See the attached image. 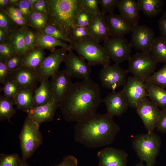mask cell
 Returning <instances> with one entry per match:
<instances>
[{
	"label": "cell",
	"mask_w": 166,
	"mask_h": 166,
	"mask_svg": "<svg viewBox=\"0 0 166 166\" xmlns=\"http://www.w3.org/2000/svg\"><path fill=\"white\" fill-rule=\"evenodd\" d=\"M36 40L37 47L47 49L51 52L55 50L57 46H60L69 51L73 50L70 44L39 31L36 32Z\"/></svg>",
	"instance_id": "obj_25"
},
{
	"label": "cell",
	"mask_w": 166,
	"mask_h": 166,
	"mask_svg": "<svg viewBox=\"0 0 166 166\" xmlns=\"http://www.w3.org/2000/svg\"><path fill=\"white\" fill-rule=\"evenodd\" d=\"M72 78L65 69L51 76L49 83L54 99L59 102L72 86Z\"/></svg>",
	"instance_id": "obj_17"
},
{
	"label": "cell",
	"mask_w": 166,
	"mask_h": 166,
	"mask_svg": "<svg viewBox=\"0 0 166 166\" xmlns=\"http://www.w3.org/2000/svg\"><path fill=\"white\" fill-rule=\"evenodd\" d=\"M105 105L107 113L120 117L127 110L129 106L127 98L122 90L112 91L102 100Z\"/></svg>",
	"instance_id": "obj_15"
},
{
	"label": "cell",
	"mask_w": 166,
	"mask_h": 166,
	"mask_svg": "<svg viewBox=\"0 0 166 166\" xmlns=\"http://www.w3.org/2000/svg\"><path fill=\"white\" fill-rule=\"evenodd\" d=\"M22 57L23 56L16 54L5 62L10 72L15 70L22 66Z\"/></svg>",
	"instance_id": "obj_44"
},
{
	"label": "cell",
	"mask_w": 166,
	"mask_h": 166,
	"mask_svg": "<svg viewBox=\"0 0 166 166\" xmlns=\"http://www.w3.org/2000/svg\"><path fill=\"white\" fill-rule=\"evenodd\" d=\"M159 136L154 132L140 134L133 140L132 146L140 162H145L147 166H153L160 148Z\"/></svg>",
	"instance_id": "obj_5"
},
{
	"label": "cell",
	"mask_w": 166,
	"mask_h": 166,
	"mask_svg": "<svg viewBox=\"0 0 166 166\" xmlns=\"http://www.w3.org/2000/svg\"><path fill=\"white\" fill-rule=\"evenodd\" d=\"M40 125L27 115L19 135L23 160L30 158L43 143Z\"/></svg>",
	"instance_id": "obj_6"
},
{
	"label": "cell",
	"mask_w": 166,
	"mask_h": 166,
	"mask_svg": "<svg viewBox=\"0 0 166 166\" xmlns=\"http://www.w3.org/2000/svg\"><path fill=\"white\" fill-rule=\"evenodd\" d=\"M97 156L98 166H127L128 155L123 150L106 147L99 151Z\"/></svg>",
	"instance_id": "obj_16"
},
{
	"label": "cell",
	"mask_w": 166,
	"mask_h": 166,
	"mask_svg": "<svg viewBox=\"0 0 166 166\" xmlns=\"http://www.w3.org/2000/svg\"><path fill=\"white\" fill-rule=\"evenodd\" d=\"M30 5L31 10H32L35 4L38 0H27Z\"/></svg>",
	"instance_id": "obj_55"
},
{
	"label": "cell",
	"mask_w": 166,
	"mask_h": 166,
	"mask_svg": "<svg viewBox=\"0 0 166 166\" xmlns=\"http://www.w3.org/2000/svg\"><path fill=\"white\" fill-rule=\"evenodd\" d=\"M135 166H147L146 165H144L143 163L140 162L137 163Z\"/></svg>",
	"instance_id": "obj_58"
},
{
	"label": "cell",
	"mask_w": 166,
	"mask_h": 166,
	"mask_svg": "<svg viewBox=\"0 0 166 166\" xmlns=\"http://www.w3.org/2000/svg\"><path fill=\"white\" fill-rule=\"evenodd\" d=\"M129 43L132 47L143 53H150L155 39L153 30L145 25L133 26Z\"/></svg>",
	"instance_id": "obj_11"
},
{
	"label": "cell",
	"mask_w": 166,
	"mask_h": 166,
	"mask_svg": "<svg viewBox=\"0 0 166 166\" xmlns=\"http://www.w3.org/2000/svg\"><path fill=\"white\" fill-rule=\"evenodd\" d=\"M29 20L31 26L39 31L45 28L48 23L46 14L32 10L30 14Z\"/></svg>",
	"instance_id": "obj_32"
},
{
	"label": "cell",
	"mask_w": 166,
	"mask_h": 166,
	"mask_svg": "<svg viewBox=\"0 0 166 166\" xmlns=\"http://www.w3.org/2000/svg\"><path fill=\"white\" fill-rule=\"evenodd\" d=\"M48 9L47 0H38L35 4L32 10L47 14Z\"/></svg>",
	"instance_id": "obj_49"
},
{
	"label": "cell",
	"mask_w": 166,
	"mask_h": 166,
	"mask_svg": "<svg viewBox=\"0 0 166 166\" xmlns=\"http://www.w3.org/2000/svg\"><path fill=\"white\" fill-rule=\"evenodd\" d=\"M26 28L14 29L7 35V42L13 48L16 54L23 56L26 53L24 39Z\"/></svg>",
	"instance_id": "obj_24"
},
{
	"label": "cell",
	"mask_w": 166,
	"mask_h": 166,
	"mask_svg": "<svg viewBox=\"0 0 166 166\" xmlns=\"http://www.w3.org/2000/svg\"><path fill=\"white\" fill-rule=\"evenodd\" d=\"M18 166H30L26 162L22 159Z\"/></svg>",
	"instance_id": "obj_57"
},
{
	"label": "cell",
	"mask_w": 166,
	"mask_h": 166,
	"mask_svg": "<svg viewBox=\"0 0 166 166\" xmlns=\"http://www.w3.org/2000/svg\"><path fill=\"white\" fill-rule=\"evenodd\" d=\"M10 77L19 88L28 87L36 89L40 80L34 71L22 66L11 72Z\"/></svg>",
	"instance_id": "obj_20"
},
{
	"label": "cell",
	"mask_w": 166,
	"mask_h": 166,
	"mask_svg": "<svg viewBox=\"0 0 166 166\" xmlns=\"http://www.w3.org/2000/svg\"><path fill=\"white\" fill-rule=\"evenodd\" d=\"M128 61L127 72L144 82L155 72L158 63L150 53L136 52Z\"/></svg>",
	"instance_id": "obj_7"
},
{
	"label": "cell",
	"mask_w": 166,
	"mask_h": 166,
	"mask_svg": "<svg viewBox=\"0 0 166 166\" xmlns=\"http://www.w3.org/2000/svg\"><path fill=\"white\" fill-rule=\"evenodd\" d=\"M10 2L8 0H0V5L1 7L6 6Z\"/></svg>",
	"instance_id": "obj_54"
},
{
	"label": "cell",
	"mask_w": 166,
	"mask_h": 166,
	"mask_svg": "<svg viewBox=\"0 0 166 166\" xmlns=\"http://www.w3.org/2000/svg\"><path fill=\"white\" fill-rule=\"evenodd\" d=\"M156 129L158 132L166 133V109L161 110Z\"/></svg>",
	"instance_id": "obj_46"
},
{
	"label": "cell",
	"mask_w": 166,
	"mask_h": 166,
	"mask_svg": "<svg viewBox=\"0 0 166 166\" xmlns=\"http://www.w3.org/2000/svg\"><path fill=\"white\" fill-rule=\"evenodd\" d=\"M135 109L147 133L153 132L156 129L161 110L148 97L141 101Z\"/></svg>",
	"instance_id": "obj_10"
},
{
	"label": "cell",
	"mask_w": 166,
	"mask_h": 166,
	"mask_svg": "<svg viewBox=\"0 0 166 166\" xmlns=\"http://www.w3.org/2000/svg\"><path fill=\"white\" fill-rule=\"evenodd\" d=\"M4 11L10 15L15 17L20 18L25 20L22 15L20 11L18 8H15L13 6H11L8 7L6 10H4Z\"/></svg>",
	"instance_id": "obj_51"
},
{
	"label": "cell",
	"mask_w": 166,
	"mask_h": 166,
	"mask_svg": "<svg viewBox=\"0 0 166 166\" xmlns=\"http://www.w3.org/2000/svg\"><path fill=\"white\" fill-rule=\"evenodd\" d=\"M89 36L88 27L76 26L73 27L71 30L69 37L72 41L81 40Z\"/></svg>",
	"instance_id": "obj_39"
},
{
	"label": "cell",
	"mask_w": 166,
	"mask_h": 166,
	"mask_svg": "<svg viewBox=\"0 0 166 166\" xmlns=\"http://www.w3.org/2000/svg\"><path fill=\"white\" fill-rule=\"evenodd\" d=\"M101 88L90 78L73 83L59 102L64 120L76 123L96 113L102 100Z\"/></svg>",
	"instance_id": "obj_1"
},
{
	"label": "cell",
	"mask_w": 166,
	"mask_h": 166,
	"mask_svg": "<svg viewBox=\"0 0 166 166\" xmlns=\"http://www.w3.org/2000/svg\"><path fill=\"white\" fill-rule=\"evenodd\" d=\"M113 117L108 113H96L76 122L74 126V140L92 148L112 144L120 130Z\"/></svg>",
	"instance_id": "obj_2"
},
{
	"label": "cell",
	"mask_w": 166,
	"mask_h": 166,
	"mask_svg": "<svg viewBox=\"0 0 166 166\" xmlns=\"http://www.w3.org/2000/svg\"><path fill=\"white\" fill-rule=\"evenodd\" d=\"M117 7L120 14L131 25H138L140 10L136 1L120 0Z\"/></svg>",
	"instance_id": "obj_22"
},
{
	"label": "cell",
	"mask_w": 166,
	"mask_h": 166,
	"mask_svg": "<svg viewBox=\"0 0 166 166\" xmlns=\"http://www.w3.org/2000/svg\"><path fill=\"white\" fill-rule=\"evenodd\" d=\"M24 42L27 53L37 47L36 32L27 29L25 37Z\"/></svg>",
	"instance_id": "obj_40"
},
{
	"label": "cell",
	"mask_w": 166,
	"mask_h": 166,
	"mask_svg": "<svg viewBox=\"0 0 166 166\" xmlns=\"http://www.w3.org/2000/svg\"><path fill=\"white\" fill-rule=\"evenodd\" d=\"M45 57L44 49L36 48L26 53L22 57V66L35 70L41 65Z\"/></svg>",
	"instance_id": "obj_28"
},
{
	"label": "cell",
	"mask_w": 166,
	"mask_h": 166,
	"mask_svg": "<svg viewBox=\"0 0 166 166\" xmlns=\"http://www.w3.org/2000/svg\"><path fill=\"white\" fill-rule=\"evenodd\" d=\"M16 54L14 49L7 42H4L0 43V61L5 62Z\"/></svg>",
	"instance_id": "obj_41"
},
{
	"label": "cell",
	"mask_w": 166,
	"mask_h": 166,
	"mask_svg": "<svg viewBox=\"0 0 166 166\" xmlns=\"http://www.w3.org/2000/svg\"><path fill=\"white\" fill-rule=\"evenodd\" d=\"M87 27L89 36L98 43L104 42L109 37L105 15L102 14L93 15L92 22Z\"/></svg>",
	"instance_id": "obj_21"
},
{
	"label": "cell",
	"mask_w": 166,
	"mask_h": 166,
	"mask_svg": "<svg viewBox=\"0 0 166 166\" xmlns=\"http://www.w3.org/2000/svg\"><path fill=\"white\" fill-rule=\"evenodd\" d=\"M39 31L65 42L70 44L72 42L66 34L57 27L48 24L45 28Z\"/></svg>",
	"instance_id": "obj_33"
},
{
	"label": "cell",
	"mask_w": 166,
	"mask_h": 166,
	"mask_svg": "<svg viewBox=\"0 0 166 166\" xmlns=\"http://www.w3.org/2000/svg\"><path fill=\"white\" fill-rule=\"evenodd\" d=\"M105 18L110 37H124L132 32L133 26L121 15L113 12L106 14Z\"/></svg>",
	"instance_id": "obj_18"
},
{
	"label": "cell",
	"mask_w": 166,
	"mask_h": 166,
	"mask_svg": "<svg viewBox=\"0 0 166 166\" xmlns=\"http://www.w3.org/2000/svg\"><path fill=\"white\" fill-rule=\"evenodd\" d=\"M145 82L152 83L166 89V63L155 72Z\"/></svg>",
	"instance_id": "obj_34"
},
{
	"label": "cell",
	"mask_w": 166,
	"mask_h": 166,
	"mask_svg": "<svg viewBox=\"0 0 166 166\" xmlns=\"http://www.w3.org/2000/svg\"><path fill=\"white\" fill-rule=\"evenodd\" d=\"M103 46L110 59L116 64L128 61L131 56L132 47L124 37H109L103 42Z\"/></svg>",
	"instance_id": "obj_8"
},
{
	"label": "cell",
	"mask_w": 166,
	"mask_h": 166,
	"mask_svg": "<svg viewBox=\"0 0 166 166\" xmlns=\"http://www.w3.org/2000/svg\"><path fill=\"white\" fill-rule=\"evenodd\" d=\"M77 159L74 156L68 155L64 156L61 163L55 166H78Z\"/></svg>",
	"instance_id": "obj_48"
},
{
	"label": "cell",
	"mask_w": 166,
	"mask_h": 166,
	"mask_svg": "<svg viewBox=\"0 0 166 166\" xmlns=\"http://www.w3.org/2000/svg\"><path fill=\"white\" fill-rule=\"evenodd\" d=\"M40 82V85L35 89L34 93L35 106L46 104L53 99L49 79H42Z\"/></svg>",
	"instance_id": "obj_27"
},
{
	"label": "cell",
	"mask_w": 166,
	"mask_h": 166,
	"mask_svg": "<svg viewBox=\"0 0 166 166\" xmlns=\"http://www.w3.org/2000/svg\"><path fill=\"white\" fill-rule=\"evenodd\" d=\"M82 8L93 15L102 14L98 0H80Z\"/></svg>",
	"instance_id": "obj_36"
},
{
	"label": "cell",
	"mask_w": 166,
	"mask_h": 166,
	"mask_svg": "<svg viewBox=\"0 0 166 166\" xmlns=\"http://www.w3.org/2000/svg\"><path fill=\"white\" fill-rule=\"evenodd\" d=\"M35 89L28 87L19 88L13 100L18 109L28 113L35 106L34 99Z\"/></svg>",
	"instance_id": "obj_23"
},
{
	"label": "cell",
	"mask_w": 166,
	"mask_h": 166,
	"mask_svg": "<svg viewBox=\"0 0 166 166\" xmlns=\"http://www.w3.org/2000/svg\"><path fill=\"white\" fill-rule=\"evenodd\" d=\"M19 0H10L9 2L13 6H18Z\"/></svg>",
	"instance_id": "obj_56"
},
{
	"label": "cell",
	"mask_w": 166,
	"mask_h": 166,
	"mask_svg": "<svg viewBox=\"0 0 166 166\" xmlns=\"http://www.w3.org/2000/svg\"><path fill=\"white\" fill-rule=\"evenodd\" d=\"M14 22L4 10H0V28L4 30L8 34L14 29Z\"/></svg>",
	"instance_id": "obj_43"
},
{
	"label": "cell",
	"mask_w": 166,
	"mask_h": 166,
	"mask_svg": "<svg viewBox=\"0 0 166 166\" xmlns=\"http://www.w3.org/2000/svg\"><path fill=\"white\" fill-rule=\"evenodd\" d=\"M70 44L72 49L90 66L110 65L111 59L103 46L89 36L81 40L72 41Z\"/></svg>",
	"instance_id": "obj_4"
},
{
	"label": "cell",
	"mask_w": 166,
	"mask_h": 166,
	"mask_svg": "<svg viewBox=\"0 0 166 166\" xmlns=\"http://www.w3.org/2000/svg\"><path fill=\"white\" fill-rule=\"evenodd\" d=\"M8 14L10 18L16 24L21 26H24L25 25L26 23V20H25L20 18L8 14Z\"/></svg>",
	"instance_id": "obj_52"
},
{
	"label": "cell",
	"mask_w": 166,
	"mask_h": 166,
	"mask_svg": "<svg viewBox=\"0 0 166 166\" xmlns=\"http://www.w3.org/2000/svg\"><path fill=\"white\" fill-rule=\"evenodd\" d=\"M68 50L61 48L55 50L45 57L41 65L35 70L40 81L49 78L58 71L60 65L64 61Z\"/></svg>",
	"instance_id": "obj_12"
},
{
	"label": "cell",
	"mask_w": 166,
	"mask_h": 166,
	"mask_svg": "<svg viewBox=\"0 0 166 166\" xmlns=\"http://www.w3.org/2000/svg\"><path fill=\"white\" fill-rule=\"evenodd\" d=\"M150 53L157 63H166V40L160 36L156 38Z\"/></svg>",
	"instance_id": "obj_30"
},
{
	"label": "cell",
	"mask_w": 166,
	"mask_h": 166,
	"mask_svg": "<svg viewBox=\"0 0 166 166\" xmlns=\"http://www.w3.org/2000/svg\"><path fill=\"white\" fill-rule=\"evenodd\" d=\"M58 106L59 102L53 99L46 104L34 107L27 114L34 121L40 125L53 120Z\"/></svg>",
	"instance_id": "obj_19"
},
{
	"label": "cell",
	"mask_w": 166,
	"mask_h": 166,
	"mask_svg": "<svg viewBox=\"0 0 166 166\" xmlns=\"http://www.w3.org/2000/svg\"><path fill=\"white\" fill-rule=\"evenodd\" d=\"M93 15L82 8L78 12L75 21V26L88 27L90 24Z\"/></svg>",
	"instance_id": "obj_38"
},
{
	"label": "cell",
	"mask_w": 166,
	"mask_h": 166,
	"mask_svg": "<svg viewBox=\"0 0 166 166\" xmlns=\"http://www.w3.org/2000/svg\"><path fill=\"white\" fill-rule=\"evenodd\" d=\"M127 70L119 64L103 66L99 74L102 86L114 91L117 88L123 86L127 80Z\"/></svg>",
	"instance_id": "obj_9"
},
{
	"label": "cell",
	"mask_w": 166,
	"mask_h": 166,
	"mask_svg": "<svg viewBox=\"0 0 166 166\" xmlns=\"http://www.w3.org/2000/svg\"><path fill=\"white\" fill-rule=\"evenodd\" d=\"M17 6L26 20H29V16L31 9L30 4L27 1L19 0Z\"/></svg>",
	"instance_id": "obj_45"
},
{
	"label": "cell",
	"mask_w": 166,
	"mask_h": 166,
	"mask_svg": "<svg viewBox=\"0 0 166 166\" xmlns=\"http://www.w3.org/2000/svg\"><path fill=\"white\" fill-rule=\"evenodd\" d=\"M10 73L5 63L0 61V82L2 85L10 77Z\"/></svg>",
	"instance_id": "obj_47"
},
{
	"label": "cell",
	"mask_w": 166,
	"mask_h": 166,
	"mask_svg": "<svg viewBox=\"0 0 166 166\" xmlns=\"http://www.w3.org/2000/svg\"><path fill=\"white\" fill-rule=\"evenodd\" d=\"M47 2L48 24L57 27L69 37L71 30L75 26L77 16L82 8L80 0H48Z\"/></svg>",
	"instance_id": "obj_3"
},
{
	"label": "cell",
	"mask_w": 166,
	"mask_h": 166,
	"mask_svg": "<svg viewBox=\"0 0 166 166\" xmlns=\"http://www.w3.org/2000/svg\"><path fill=\"white\" fill-rule=\"evenodd\" d=\"M65 70L72 78H77L83 80L90 78L92 70L88 62L79 56L69 51L65 56Z\"/></svg>",
	"instance_id": "obj_13"
},
{
	"label": "cell",
	"mask_w": 166,
	"mask_h": 166,
	"mask_svg": "<svg viewBox=\"0 0 166 166\" xmlns=\"http://www.w3.org/2000/svg\"><path fill=\"white\" fill-rule=\"evenodd\" d=\"M145 83L149 100L161 110L166 109V89L152 83Z\"/></svg>",
	"instance_id": "obj_26"
},
{
	"label": "cell",
	"mask_w": 166,
	"mask_h": 166,
	"mask_svg": "<svg viewBox=\"0 0 166 166\" xmlns=\"http://www.w3.org/2000/svg\"><path fill=\"white\" fill-rule=\"evenodd\" d=\"M158 27L160 36L166 40V11L159 20Z\"/></svg>",
	"instance_id": "obj_50"
},
{
	"label": "cell",
	"mask_w": 166,
	"mask_h": 166,
	"mask_svg": "<svg viewBox=\"0 0 166 166\" xmlns=\"http://www.w3.org/2000/svg\"><path fill=\"white\" fill-rule=\"evenodd\" d=\"M140 10L147 17L151 18L159 15L164 3L163 0H137Z\"/></svg>",
	"instance_id": "obj_29"
},
{
	"label": "cell",
	"mask_w": 166,
	"mask_h": 166,
	"mask_svg": "<svg viewBox=\"0 0 166 166\" xmlns=\"http://www.w3.org/2000/svg\"><path fill=\"white\" fill-rule=\"evenodd\" d=\"M125 95L129 106L136 108L138 104L148 97L145 83L133 76L127 79L122 89Z\"/></svg>",
	"instance_id": "obj_14"
},
{
	"label": "cell",
	"mask_w": 166,
	"mask_h": 166,
	"mask_svg": "<svg viewBox=\"0 0 166 166\" xmlns=\"http://www.w3.org/2000/svg\"><path fill=\"white\" fill-rule=\"evenodd\" d=\"M119 1L120 0H98L102 14L105 15L106 14L113 12L117 7Z\"/></svg>",
	"instance_id": "obj_42"
},
{
	"label": "cell",
	"mask_w": 166,
	"mask_h": 166,
	"mask_svg": "<svg viewBox=\"0 0 166 166\" xmlns=\"http://www.w3.org/2000/svg\"><path fill=\"white\" fill-rule=\"evenodd\" d=\"M13 100L5 97L2 95L0 96V120H7L16 113V110L14 107Z\"/></svg>",
	"instance_id": "obj_31"
},
{
	"label": "cell",
	"mask_w": 166,
	"mask_h": 166,
	"mask_svg": "<svg viewBox=\"0 0 166 166\" xmlns=\"http://www.w3.org/2000/svg\"><path fill=\"white\" fill-rule=\"evenodd\" d=\"M22 159L17 153L9 155L1 154L0 156V166H18Z\"/></svg>",
	"instance_id": "obj_37"
},
{
	"label": "cell",
	"mask_w": 166,
	"mask_h": 166,
	"mask_svg": "<svg viewBox=\"0 0 166 166\" xmlns=\"http://www.w3.org/2000/svg\"><path fill=\"white\" fill-rule=\"evenodd\" d=\"M2 85L3 96L13 100L19 89L16 83L10 77Z\"/></svg>",
	"instance_id": "obj_35"
},
{
	"label": "cell",
	"mask_w": 166,
	"mask_h": 166,
	"mask_svg": "<svg viewBox=\"0 0 166 166\" xmlns=\"http://www.w3.org/2000/svg\"><path fill=\"white\" fill-rule=\"evenodd\" d=\"M8 34L3 29L0 28V43L5 42Z\"/></svg>",
	"instance_id": "obj_53"
}]
</instances>
